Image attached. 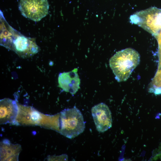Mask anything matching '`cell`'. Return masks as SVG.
I'll list each match as a JSON object with an SVG mask.
<instances>
[{
    "instance_id": "cell-1",
    "label": "cell",
    "mask_w": 161,
    "mask_h": 161,
    "mask_svg": "<svg viewBox=\"0 0 161 161\" xmlns=\"http://www.w3.org/2000/svg\"><path fill=\"white\" fill-rule=\"evenodd\" d=\"M140 58L138 52L130 48L116 52L109 61L110 66L116 80L119 82L127 80L139 64Z\"/></svg>"
},
{
    "instance_id": "cell-2",
    "label": "cell",
    "mask_w": 161,
    "mask_h": 161,
    "mask_svg": "<svg viewBox=\"0 0 161 161\" xmlns=\"http://www.w3.org/2000/svg\"><path fill=\"white\" fill-rule=\"evenodd\" d=\"M59 121V132L69 139L75 138L83 133L85 128L83 115L75 106L62 111Z\"/></svg>"
},
{
    "instance_id": "cell-3",
    "label": "cell",
    "mask_w": 161,
    "mask_h": 161,
    "mask_svg": "<svg viewBox=\"0 0 161 161\" xmlns=\"http://www.w3.org/2000/svg\"><path fill=\"white\" fill-rule=\"evenodd\" d=\"M19 9L22 15L35 21H38L48 13L47 0H20Z\"/></svg>"
},
{
    "instance_id": "cell-4",
    "label": "cell",
    "mask_w": 161,
    "mask_h": 161,
    "mask_svg": "<svg viewBox=\"0 0 161 161\" xmlns=\"http://www.w3.org/2000/svg\"><path fill=\"white\" fill-rule=\"evenodd\" d=\"M11 50L19 57L25 58L37 53L39 48L34 38L25 37L17 31L14 32L12 39Z\"/></svg>"
},
{
    "instance_id": "cell-5",
    "label": "cell",
    "mask_w": 161,
    "mask_h": 161,
    "mask_svg": "<svg viewBox=\"0 0 161 161\" xmlns=\"http://www.w3.org/2000/svg\"><path fill=\"white\" fill-rule=\"evenodd\" d=\"M18 105V112L16 119L17 125H38L46 127L48 115L42 114L32 107Z\"/></svg>"
},
{
    "instance_id": "cell-6",
    "label": "cell",
    "mask_w": 161,
    "mask_h": 161,
    "mask_svg": "<svg viewBox=\"0 0 161 161\" xmlns=\"http://www.w3.org/2000/svg\"><path fill=\"white\" fill-rule=\"evenodd\" d=\"M91 112L97 131L103 133L112 126L111 112L105 103H101L93 106Z\"/></svg>"
},
{
    "instance_id": "cell-7",
    "label": "cell",
    "mask_w": 161,
    "mask_h": 161,
    "mask_svg": "<svg viewBox=\"0 0 161 161\" xmlns=\"http://www.w3.org/2000/svg\"><path fill=\"white\" fill-rule=\"evenodd\" d=\"M18 106L15 101L8 98L0 100V124L17 125Z\"/></svg>"
},
{
    "instance_id": "cell-8",
    "label": "cell",
    "mask_w": 161,
    "mask_h": 161,
    "mask_svg": "<svg viewBox=\"0 0 161 161\" xmlns=\"http://www.w3.org/2000/svg\"><path fill=\"white\" fill-rule=\"evenodd\" d=\"M78 69L59 74L58 78V86L66 92L74 95L80 88V80Z\"/></svg>"
},
{
    "instance_id": "cell-9",
    "label": "cell",
    "mask_w": 161,
    "mask_h": 161,
    "mask_svg": "<svg viewBox=\"0 0 161 161\" xmlns=\"http://www.w3.org/2000/svg\"><path fill=\"white\" fill-rule=\"evenodd\" d=\"M0 161H18L19 154L21 150V145L12 143L5 139L0 142Z\"/></svg>"
},
{
    "instance_id": "cell-10",
    "label": "cell",
    "mask_w": 161,
    "mask_h": 161,
    "mask_svg": "<svg viewBox=\"0 0 161 161\" xmlns=\"http://www.w3.org/2000/svg\"><path fill=\"white\" fill-rule=\"evenodd\" d=\"M67 156L65 154L62 155L58 156H49L47 157V160H67Z\"/></svg>"
}]
</instances>
